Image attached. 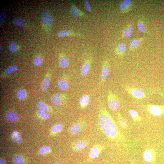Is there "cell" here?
<instances>
[{
    "label": "cell",
    "instance_id": "cell-1",
    "mask_svg": "<svg viewBox=\"0 0 164 164\" xmlns=\"http://www.w3.org/2000/svg\"><path fill=\"white\" fill-rule=\"evenodd\" d=\"M98 119L99 127L106 137L116 142L124 140L115 120L103 105L99 107Z\"/></svg>",
    "mask_w": 164,
    "mask_h": 164
},
{
    "label": "cell",
    "instance_id": "cell-2",
    "mask_svg": "<svg viewBox=\"0 0 164 164\" xmlns=\"http://www.w3.org/2000/svg\"><path fill=\"white\" fill-rule=\"evenodd\" d=\"M108 104L109 108L113 111H116L120 108L119 100L115 94L112 91L108 92L107 96Z\"/></svg>",
    "mask_w": 164,
    "mask_h": 164
},
{
    "label": "cell",
    "instance_id": "cell-3",
    "mask_svg": "<svg viewBox=\"0 0 164 164\" xmlns=\"http://www.w3.org/2000/svg\"><path fill=\"white\" fill-rule=\"evenodd\" d=\"M85 128V123L84 121L80 120L71 125L70 128V132L71 134L76 135L80 133Z\"/></svg>",
    "mask_w": 164,
    "mask_h": 164
},
{
    "label": "cell",
    "instance_id": "cell-4",
    "mask_svg": "<svg viewBox=\"0 0 164 164\" xmlns=\"http://www.w3.org/2000/svg\"><path fill=\"white\" fill-rule=\"evenodd\" d=\"M147 108L149 112L154 116L164 114V104L161 105L148 104L147 105Z\"/></svg>",
    "mask_w": 164,
    "mask_h": 164
},
{
    "label": "cell",
    "instance_id": "cell-5",
    "mask_svg": "<svg viewBox=\"0 0 164 164\" xmlns=\"http://www.w3.org/2000/svg\"><path fill=\"white\" fill-rule=\"evenodd\" d=\"M104 147L99 144H96L90 149L89 156V161H92L97 158L101 153Z\"/></svg>",
    "mask_w": 164,
    "mask_h": 164
},
{
    "label": "cell",
    "instance_id": "cell-6",
    "mask_svg": "<svg viewBox=\"0 0 164 164\" xmlns=\"http://www.w3.org/2000/svg\"><path fill=\"white\" fill-rule=\"evenodd\" d=\"M134 6V2L131 0H124L121 2L119 8L121 12L125 13L132 10Z\"/></svg>",
    "mask_w": 164,
    "mask_h": 164
},
{
    "label": "cell",
    "instance_id": "cell-7",
    "mask_svg": "<svg viewBox=\"0 0 164 164\" xmlns=\"http://www.w3.org/2000/svg\"><path fill=\"white\" fill-rule=\"evenodd\" d=\"M126 89L128 93L135 98L142 99L146 97L144 92L140 89L127 87Z\"/></svg>",
    "mask_w": 164,
    "mask_h": 164
},
{
    "label": "cell",
    "instance_id": "cell-8",
    "mask_svg": "<svg viewBox=\"0 0 164 164\" xmlns=\"http://www.w3.org/2000/svg\"><path fill=\"white\" fill-rule=\"evenodd\" d=\"M92 58L91 55H90L87 56L84 60V64L80 70L81 74L83 77L86 76L89 72Z\"/></svg>",
    "mask_w": 164,
    "mask_h": 164
},
{
    "label": "cell",
    "instance_id": "cell-9",
    "mask_svg": "<svg viewBox=\"0 0 164 164\" xmlns=\"http://www.w3.org/2000/svg\"><path fill=\"white\" fill-rule=\"evenodd\" d=\"M88 142L86 140L81 139L74 142L73 145V148L75 151H80L86 147Z\"/></svg>",
    "mask_w": 164,
    "mask_h": 164
},
{
    "label": "cell",
    "instance_id": "cell-10",
    "mask_svg": "<svg viewBox=\"0 0 164 164\" xmlns=\"http://www.w3.org/2000/svg\"><path fill=\"white\" fill-rule=\"evenodd\" d=\"M110 73V65L109 61L105 60L103 63V65L101 74V79L102 82H104L108 77Z\"/></svg>",
    "mask_w": 164,
    "mask_h": 164
},
{
    "label": "cell",
    "instance_id": "cell-11",
    "mask_svg": "<svg viewBox=\"0 0 164 164\" xmlns=\"http://www.w3.org/2000/svg\"><path fill=\"white\" fill-rule=\"evenodd\" d=\"M156 153L153 149L146 150L144 154V161L148 162H154L156 159Z\"/></svg>",
    "mask_w": 164,
    "mask_h": 164
},
{
    "label": "cell",
    "instance_id": "cell-12",
    "mask_svg": "<svg viewBox=\"0 0 164 164\" xmlns=\"http://www.w3.org/2000/svg\"><path fill=\"white\" fill-rule=\"evenodd\" d=\"M57 35L59 37L61 38L66 36L85 38V35L83 34L67 30L61 31L58 33Z\"/></svg>",
    "mask_w": 164,
    "mask_h": 164
},
{
    "label": "cell",
    "instance_id": "cell-13",
    "mask_svg": "<svg viewBox=\"0 0 164 164\" xmlns=\"http://www.w3.org/2000/svg\"><path fill=\"white\" fill-rule=\"evenodd\" d=\"M70 12L71 15L75 17H88L84 12L77 8L75 5L73 4L71 6Z\"/></svg>",
    "mask_w": 164,
    "mask_h": 164
},
{
    "label": "cell",
    "instance_id": "cell-14",
    "mask_svg": "<svg viewBox=\"0 0 164 164\" xmlns=\"http://www.w3.org/2000/svg\"><path fill=\"white\" fill-rule=\"evenodd\" d=\"M144 40V37L133 39L130 42L129 47L130 50L132 51L137 49L141 45Z\"/></svg>",
    "mask_w": 164,
    "mask_h": 164
},
{
    "label": "cell",
    "instance_id": "cell-15",
    "mask_svg": "<svg viewBox=\"0 0 164 164\" xmlns=\"http://www.w3.org/2000/svg\"><path fill=\"white\" fill-rule=\"evenodd\" d=\"M41 18L43 23L46 26H51L52 25V18L50 14L48 12H45L43 13Z\"/></svg>",
    "mask_w": 164,
    "mask_h": 164
},
{
    "label": "cell",
    "instance_id": "cell-16",
    "mask_svg": "<svg viewBox=\"0 0 164 164\" xmlns=\"http://www.w3.org/2000/svg\"><path fill=\"white\" fill-rule=\"evenodd\" d=\"M133 32L132 25L131 23L128 24L121 35V38L125 39L129 38L132 35Z\"/></svg>",
    "mask_w": 164,
    "mask_h": 164
},
{
    "label": "cell",
    "instance_id": "cell-17",
    "mask_svg": "<svg viewBox=\"0 0 164 164\" xmlns=\"http://www.w3.org/2000/svg\"><path fill=\"white\" fill-rule=\"evenodd\" d=\"M80 103L82 110L87 108L90 101V98L88 95H84L82 96L80 99Z\"/></svg>",
    "mask_w": 164,
    "mask_h": 164
},
{
    "label": "cell",
    "instance_id": "cell-18",
    "mask_svg": "<svg viewBox=\"0 0 164 164\" xmlns=\"http://www.w3.org/2000/svg\"><path fill=\"white\" fill-rule=\"evenodd\" d=\"M126 49V45L124 43H120L115 48V52L118 56H122L125 53Z\"/></svg>",
    "mask_w": 164,
    "mask_h": 164
},
{
    "label": "cell",
    "instance_id": "cell-19",
    "mask_svg": "<svg viewBox=\"0 0 164 164\" xmlns=\"http://www.w3.org/2000/svg\"><path fill=\"white\" fill-rule=\"evenodd\" d=\"M51 101L55 106H59L62 103V96L60 94H56L52 96Z\"/></svg>",
    "mask_w": 164,
    "mask_h": 164
},
{
    "label": "cell",
    "instance_id": "cell-20",
    "mask_svg": "<svg viewBox=\"0 0 164 164\" xmlns=\"http://www.w3.org/2000/svg\"><path fill=\"white\" fill-rule=\"evenodd\" d=\"M5 117L6 120L11 122H15L18 119L17 114L15 112L12 111L7 112L5 115Z\"/></svg>",
    "mask_w": 164,
    "mask_h": 164
},
{
    "label": "cell",
    "instance_id": "cell-21",
    "mask_svg": "<svg viewBox=\"0 0 164 164\" xmlns=\"http://www.w3.org/2000/svg\"><path fill=\"white\" fill-rule=\"evenodd\" d=\"M59 89L62 91L67 90L69 87V84L68 81L65 80H60L58 83Z\"/></svg>",
    "mask_w": 164,
    "mask_h": 164
},
{
    "label": "cell",
    "instance_id": "cell-22",
    "mask_svg": "<svg viewBox=\"0 0 164 164\" xmlns=\"http://www.w3.org/2000/svg\"><path fill=\"white\" fill-rule=\"evenodd\" d=\"M129 115L135 122H138L141 120V117L140 116L137 112L134 110L131 109L128 111Z\"/></svg>",
    "mask_w": 164,
    "mask_h": 164
},
{
    "label": "cell",
    "instance_id": "cell-23",
    "mask_svg": "<svg viewBox=\"0 0 164 164\" xmlns=\"http://www.w3.org/2000/svg\"><path fill=\"white\" fill-rule=\"evenodd\" d=\"M117 119L119 125L121 127L124 129L127 128L128 125L127 121L119 112L117 113Z\"/></svg>",
    "mask_w": 164,
    "mask_h": 164
},
{
    "label": "cell",
    "instance_id": "cell-24",
    "mask_svg": "<svg viewBox=\"0 0 164 164\" xmlns=\"http://www.w3.org/2000/svg\"><path fill=\"white\" fill-rule=\"evenodd\" d=\"M137 27L138 31L140 32H148L144 21L141 19H139L138 20Z\"/></svg>",
    "mask_w": 164,
    "mask_h": 164
},
{
    "label": "cell",
    "instance_id": "cell-25",
    "mask_svg": "<svg viewBox=\"0 0 164 164\" xmlns=\"http://www.w3.org/2000/svg\"><path fill=\"white\" fill-rule=\"evenodd\" d=\"M59 65L62 68H65L68 67L69 62L68 59L65 56L61 57L59 61Z\"/></svg>",
    "mask_w": 164,
    "mask_h": 164
},
{
    "label": "cell",
    "instance_id": "cell-26",
    "mask_svg": "<svg viewBox=\"0 0 164 164\" xmlns=\"http://www.w3.org/2000/svg\"><path fill=\"white\" fill-rule=\"evenodd\" d=\"M12 140L14 142L20 144L23 142V139L18 132L14 131L12 133Z\"/></svg>",
    "mask_w": 164,
    "mask_h": 164
},
{
    "label": "cell",
    "instance_id": "cell-27",
    "mask_svg": "<svg viewBox=\"0 0 164 164\" xmlns=\"http://www.w3.org/2000/svg\"><path fill=\"white\" fill-rule=\"evenodd\" d=\"M63 126L60 123L56 124L51 128V131L54 133H57L61 132L63 129Z\"/></svg>",
    "mask_w": 164,
    "mask_h": 164
},
{
    "label": "cell",
    "instance_id": "cell-28",
    "mask_svg": "<svg viewBox=\"0 0 164 164\" xmlns=\"http://www.w3.org/2000/svg\"><path fill=\"white\" fill-rule=\"evenodd\" d=\"M37 105L40 110L46 112L48 111L49 110V107L43 102H39L37 103Z\"/></svg>",
    "mask_w": 164,
    "mask_h": 164
},
{
    "label": "cell",
    "instance_id": "cell-29",
    "mask_svg": "<svg viewBox=\"0 0 164 164\" xmlns=\"http://www.w3.org/2000/svg\"><path fill=\"white\" fill-rule=\"evenodd\" d=\"M17 69V67L15 65L9 66L7 68L5 71L4 73L6 75H9L15 73Z\"/></svg>",
    "mask_w": 164,
    "mask_h": 164
},
{
    "label": "cell",
    "instance_id": "cell-30",
    "mask_svg": "<svg viewBox=\"0 0 164 164\" xmlns=\"http://www.w3.org/2000/svg\"><path fill=\"white\" fill-rule=\"evenodd\" d=\"M12 22L14 24L19 26H23L25 25L24 20L19 18L13 19Z\"/></svg>",
    "mask_w": 164,
    "mask_h": 164
},
{
    "label": "cell",
    "instance_id": "cell-31",
    "mask_svg": "<svg viewBox=\"0 0 164 164\" xmlns=\"http://www.w3.org/2000/svg\"><path fill=\"white\" fill-rule=\"evenodd\" d=\"M50 83V79L48 77L45 78L42 84V90L45 91L48 88Z\"/></svg>",
    "mask_w": 164,
    "mask_h": 164
},
{
    "label": "cell",
    "instance_id": "cell-32",
    "mask_svg": "<svg viewBox=\"0 0 164 164\" xmlns=\"http://www.w3.org/2000/svg\"><path fill=\"white\" fill-rule=\"evenodd\" d=\"M13 161L15 164H24V160L22 156L16 155L13 158Z\"/></svg>",
    "mask_w": 164,
    "mask_h": 164
},
{
    "label": "cell",
    "instance_id": "cell-33",
    "mask_svg": "<svg viewBox=\"0 0 164 164\" xmlns=\"http://www.w3.org/2000/svg\"><path fill=\"white\" fill-rule=\"evenodd\" d=\"M17 96L20 100H23L26 97V92L23 89H19L17 92Z\"/></svg>",
    "mask_w": 164,
    "mask_h": 164
},
{
    "label": "cell",
    "instance_id": "cell-34",
    "mask_svg": "<svg viewBox=\"0 0 164 164\" xmlns=\"http://www.w3.org/2000/svg\"><path fill=\"white\" fill-rule=\"evenodd\" d=\"M38 115L42 119H48L50 118L49 115L45 112L39 110L38 112Z\"/></svg>",
    "mask_w": 164,
    "mask_h": 164
},
{
    "label": "cell",
    "instance_id": "cell-35",
    "mask_svg": "<svg viewBox=\"0 0 164 164\" xmlns=\"http://www.w3.org/2000/svg\"><path fill=\"white\" fill-rule=\"evenodd\" d=\"M9 49L12 53H15L17 49L16 43L14 41L11 42L9 45Z\"/></svg>",
    "mask_w": 164,
    "mask_h": 164
},
{
    "label": "cell",
    "instance_id": "cell-36",
    "mask_svg": "<svg viewBox=\"0 0 164 164\" xmlns=\"http://www.w3.org/2000/svg\"><path fill=\"white\" fill-rule=\"evenodd\" d=\"M51 151V148L48 146H44L40 148L39 150V153L40 154H44Z\"/></svg>",
    "mask_w": 164,
    "mask_h": 164
},
{
    "label": "cell",
    "instance_id": "cell-37",
    "mask_svg": "<svg viewBox=\"0 0 164 164\" xmlns=\"http://www.w3.org/2000/svg\"><path fill=\"white\" fill-rule=\"evenodd\" d=\"M43 60L41 57L38 56L36 57L34 60V63L36 66H39L42 63Z\"/></svg>",
    "mask_w": 164,
    "mask_h": 164
},
{
    "label": "cell",
    "instance_id": "cell-38",
    "mask_svg": "<svg viewBox=\"0 0 164 164\" xmlns=\"http://www.w3.org/2000/svg\"><path fill=\"white\" fill-rule=\"evenodd\" d=\"M84 7L85 9L91 13V10L89 3L87 0L85 1L84 3Z\"/></svg>",
    "mask_w": 164,
    "mask_h": 164
},
{
    "label": "cell",
    "instance_id": "cell-39",
    "mask_svg": "<svg viewBox=\"0 0 164 164\" xmlns=\"http://www.w3.org/2000/svg\"><path fill=\"white\" fill-rule=\"evenodd\" d=\"M6 17V13L4 12L0 14V24H2L4 22Z\"/></svg>",
    "mask_w": 164,
    "mask_h": 164
},
{
    "label": "cell",
    "instance_id": "cell-40",
    "mask_svg": "<svg viewBox=\"0 0 164 164\" xmlns=\"http://www.w3.org/2000/svg\"><path fill=\"white\" fill-rule=\"evenodd\" d=\"M0 164H6V163L4 160L1 159L0 161Z\"/></svg>",
    "mask_w": 164,
    "mask_h": 164
},
{
    "label": "cell",
    "instance_id": "cell-41",
    "mask_svg": "<svg viewBox=\"0 0 164 164\" xmlns=\"http://www.w3.org/2000/svg\"><path fill=\"white\" fill-rule=\"evenodd\" d=\"M52 164H60L58 163H53Z\"/></svg>",
    "mask_w": 164,
    "mask_h": 164
},
{
    "label": "cell",
    "instance_id": "cell-42",
    "mask_svg": "<svg viewBox=\"0 0 164 164\" xmlns=\"http://www.w3.org/2000/svg\"><path fill=\"white\" fill-rule=\"evenodd\" d=\"M0 48H1V47H0Z\"/></svg>",
    "mask_w": 164,
    "mask_h": 164
}]
</instances>
